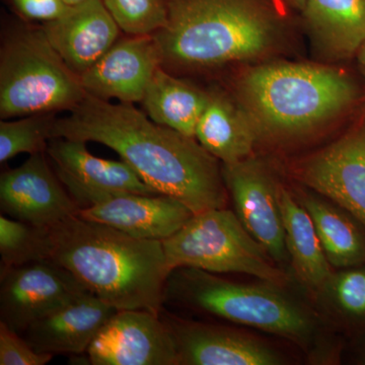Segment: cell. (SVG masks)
Listing matches in <instances>:
<instances>
[{
    "label": "cell",
    "instance_id": "ffe728a7",
    "mask_svg": "<svg viewBox=\"0 0 365 365\" xmlns=\"http://www.w3.org/2000/svg\"><path fill=\"white\" fill-rule=\"evenodd\" d=\"M195 138L222 163H234L253 155L260 139L251 118L237 101L209 91V100L197 125Z\"/></svg>",
    "mask_w": 365,
    "mask_h": 365
},
{
    "label": "cell",
    "instance_id": "e0dca14e",
    "mask_svg": "<svg viewBox=\"0 0 365 365\" xmlns=\"http://www.w3.org/2000/svg\"><path fill=\"white\" fill-rule=\"evenodd\" d=\"M50 44L79 76L118 41L119 26L101 0H86L42 28Z\"/></svg>",
    "mask_w": 365,
    "mask_h": 365
},
{
    "label": "cell",
    "instance_id": "83f0119b",
    "mask_svg": "<svg viewBox=\"0 0 365 365\" xmlns=\"http://www.w3.org/2000/svg\"><path fill=\"white\" fill-rule=\"evenodd\" d=\"M53 356L36 351L21 334L0 322V365H45Z\"/></svg>",
    "mask_w": 365,
    "mask_h": 365
},
{
    "label": "cell",
    "instance_id": "4dcf8cb0",
    "mask_svg": "<svg viewBox=\"0 0 365 365\" xmlns=\"http://www.w3.org/2000/svg\"><path fill=\"white\" fill-rule=\"evenodd\" d=\"M357 58H359L360 71H361L365 78V42L362 47L360 48L359 53H357Z\"/></svg>",
    "mask_w": 365,
    "mask_h": 365
},
{
    "label": "cell",
    "instance_id": "52a82bcc",
    "mask_svg": "<svg viewBox=\"0 0 365 365\" xmlns=\"http://www.w3.org/2000/svg\"><path fill=\"white\" fill-rule=\"evenodd\" d=\"M170 270L180 267L208 272L241 273L285 287L287 273L250 234L235 212L213 208L195 213L163 242Z\"/></svg>",
    "mask_w": 365,
    "mask_h": 365
},
{
    "label": "cell",
    "instance_id": "277c9868",
    "mask_svg": "<svg viewBox=\"0 0 365 365\" xmlns=\"http://www.w3.org/2000/svg\"><path fill=\"white\" fill-rule=\"evenodd\" d=\"M285 287L235 282L201 269L170 271L163 304L187 307L251 327L294 343L314 361L337 359L338 343L318 309L285 292Z\"/></svg>",
    "mask_w": 365,
    "mask_h": 365
},
{
    "label": "cell",
    "instance_id": "f1b7e54d",
    "mask_svg": "<svg viewBox=\"0 0 365 365\" xmlns=\"http://www.w3.org/2000/svg\"><path fill=\"white\" fill-rule=\"evenodd\" d=\"M14 9L26 20L49 23L68 11L64 0H13Z\"/></svg>",
    "mask_w": 365,
    "mask_h": 365
},
{
    "label": "cell",
    "instance_id": "603a6c76",
    "mask_svg": "<svg viewBox=\"0 0 365 365\" xmlns=\"http://www.w3.org/2000/svg\"><path fill=\"white\" fill-rule=\"evenodd\" d=\"M208 100L209 91L170 76L160 66L153 74L141 104L155 123L195 137L197 125Z\"/></svg>",
    "mask_w": 365,
    "mask_h": 365
},
{
    "label": "cell",
    "instance_id": "ba28073f",
    "mask_svg": "<svg viewBox=\"0 0 365 365\" xmlns=\"http://www.w3.org/2000/svg\"><path fill=\"white\" fill-rule=\"evenodd\" d=\"M0 283V322L19 334L90 292L51 259L1 268Z\"/></svg>",
    "mask_w": 365,
    "mask_h": 365
},
{
    "label": "cell",
    "instance_id": "4fadbf2b",
    "mask_svg": "<svg viewBox=\"0 0 365 365\" xmlns=\"http://www.w3.org/2000/svg\"><path fill=\"white\" fill-rule=\"evenodd\" d=\"M0 208L2 215L39 227H54L81 210L50 168L45 153L2 173Z\"/></svg>",
    "mask_w": 365,
    "mask_h": 365
},
{
    "label": "cell",
    "instance_id": "44dd1931",
    "mask_svg": "<svg viewBox=\"0 0 365 365\" xmlns=\"http://www.w3.org/2000/svg\"><path fill=\"white\" fill-rule=\"evenodd\" d=\"M294 195L311 216L333 269L365 264L364 225L349 211L317 192L299 190Z\"/></svg>",
    "mask_w": 365,
    "mask_h": 365
},
{
    "label": "cell",
    "instance_id": "6da1fadb",
    "mask_svg": "<svg viewBox=\"0 0 365 365\" xmlns=\"http://www.w3.org/2000/svg\"><path fill=\"white\" fill-rule=\"evenodd\" d=\"M93 141L116 151L148 186L194 213L227 207L222 165L195 137L155 123L133 104H112L86 93L53 126L52 138Z\"/></svg>",
    "mask_w": 365,
    "mask_h": 365
},
{
    "label": "cell",
    "instance_id": "5bb4252c",
    "mask_svg": "<svg viewBox=\"0 0 365 365\" xmlns=\"http://www.w3.org/2000/svg\"><path fill=\"white\" fill-rule=\"evenodd\" d=\"M174 338L177 365H282L287 357L265 341L227 327L160 313Z\"/></svg>",
    "mask_w": 365,
    "mask_h": 365
},
{
    "label": "cell",
    "instance_id": "8992f818",
    "mask_svg": "<svg viewBox=\"0 0 365 365\" xmlns=\"http://www.w3.org/2000/svg\"><path fill=\"white\" fill-rule=\"evenodd\" d=\"M81 76L50 44L42 29L14 34L0 54L2 119L73 109L85 98Z\"/></svg>",
    "mask_w": 365,
    "mask_h": 365
},
{
    "label": "cell",
    "instance_id": "9a60e30c",
    "mask_svg": "<svg viewBox=\"0 0 365 365\" xmlns=\"http://www.w3.org/2000/svg\"><path fill=\"white\" fill-rule=\"evenodd\" d=\"M162 50L155 35L130 36L117 41L81 76V85L95 97L141 103L153 74L163 66Z\"/></svg>",
    "mask_w": 365,
    "mask_h": 365
},
{
    "label": "cell",
    "instance_id": "f546056e",
    "mask_svg": "<svg viewBox=\"0 0 365 365\" xmlns=\"http://www.w3.org/2000/svg\"><path fill=\"white\" fill-rule=\"evenodd\" d=\"M353 360L355 364L365 365V333L352 336Z\"/></svg>",
    "mask_w": 365,
    "mask_h": 365
},
{
    "label": "cell",
    "instance_id": "5b68a950",
    "mask_svg": "<svg viewBox=\"0 0 365 365\" xmlns=\"http://www.w3.org/2000/svg\"><path fill=\"white\" fill-rule=\"evenodd\" d=\"M237 97L260 138L289 139L351 109L359 88L351 76L334 67L271 62L241 76Z\"/></svg>",
    "mask_w": 365,
    "mask_h": 365
},
{
    "label": "cell",
    "instance_id": "1f68e13d",
    "mask_svg": "<svg viewBox=\"0 0 365 365\" xmlns=\"http://www.w3.org/2000/svg\"><path fill=\"white\" fill-rule=\"evenodd\" d=\"M288 6L292 7V9H297L299 13L302 11V7L304 6L306 0H283Z\"/></svg>",
    "mask_w": 365,
    "mask_h": 365
},
{
    "label": "cell",
    "instance_id": "ac0fdd59",
    "mask_svg": "<svg viewBox=\"0 0 365 365\" xmlns=\"http://www.w3.org/2000/svg\"><path fill=\"white\" fill-rule=\"evenodd\" d=\"M117 309L91 292L34 322L21 334L36 351L83 354Z\"/></svg>",
    "mask_w": 365,
    "mask_h": 365
},
{
    "label": "cell",
    "instance_id": "2e32d148",
    "mask_svg": "<svg viewBox=\"0 0 365 365\" xmlns=\"http://www.w3.org/2000/svg\"><path fill=\"white\" fill-rule=\"evenodd\" d=\"M194 215L186 204L165 194H117L79 210L85 220L137 239L160 242L179 232Z\"/></svg>",
    "mask_w": 365,
    "mask_h": 365
},
{
    "label": "cell",
    "instance_id": "3957f363",
    "mask_svg": "<svg viewBox=\"0 0 365 365\" xmlns=\"http://www.w3.org/2000/svg\"><path fill=\"white\" fill-rule=\"evenodd\" d=\"M155 34L163 64L209 68L272 54L282 44L283 0H167Z\"/></svg>",
    "mask_w": 365,
    "mask_h": 365
},
{
    "label": "cell",
    "instance_id": "7c38bea8",
    "mask_svg": "<svg viewBox=\"0 0 365 365\" xmlns=\"http://www.w3.org/2000/svg\"><path fill=\"white\" fill-rule=\"evenodd\" d=\"M86 354L93 365H177L169 328L160 314L144 309L117 311Z\"/></svg>",
    "mask_w": 365,
    "mask_h": 365
},
{
    "label": "cell",
    "instance_id": "7a4b0ae2",
    "mask_svg": "<svg viewBox=\"0 0 365 365\" xmlns=\"http://www.w3.org/2000/svg\"><path fill=\"white\" fill-rule=\"evenodd\" d=\"M50 259L118 311L160 314L170 269L163 242L137 239L103 223L72 216L49 227Z\"/></svg>",
    "mask_w": 365,
    "mask_h": 365
},
{
    "label": "cell",
    "instance_id": "30bf717a",
    "mask_svg": "<svg viewBox=\"0 0 365 365\" xmlns=\"http://www.w3.org/2000/svg\"><path fill=\"white\" fill-rule=\"evenodd\" d=\"M307 189L349 211L365 225V119L295 168Z\"/></svg>",
    "mask_w": 365,
    "mask_h": 365
},
{
    "label": "cell",
    "instance_id": "d4e9b609",
    "mask_svg": "<svg viewBox=\"0 0 365 365\" xmlns=\"http://www.w3.org/2000/svg\"><path fill=\"white\" fill-rule=\"evenodd\" d=\"M49 227H39L0 216L1 268L16 267L31 262L50 259Z\"/></svg>",
    "mask_w": 365,
    "mask_h": 365
},
{
    "label": "cell",
    "instance_id": "4316f807",
    "mask_svg": "<svg viewBox=\"0 0 365 365\" xmlns=\"http://www.w3.org/2000/svg\"><path fill=\"white\" fill-rule=\"evenodd\" d=\"M123 32L155 35L168 20L167 0H101Z\"/></svg>",
    "mask_w": 365,
    "mask_h": 365
},
{
    "label": "cell",
    "instance_id": "d6986e66",
    "mask_svg": "<svg viewBox=\"0 0 365 365\" xmlns=\"http://www.w3.org/2000/svg\"><path fill=\"white\" fill-rule=\"evenodd\" d=\"M314 52L326 61L357 55L365 42V0H306L300 11Z\"/></svg>",
    "mask_w": 365,
    "mask_h": 365
},
{
    "label": "cell",
    "instance_id": "7402d4cb",
    "mask_svg": "<svg viewBox=\"0 0 365 365\" xmlns=\"http://www.w3.org/2000/svg\"><path fill=\"white\" fill-rule=\"evenodd\" d=\"M279 203L290 263L297 279L313 294L334 269L327 259L309 212L282 185Z\"/></svg>",
    "mask_w": 365,
    "mask_h": 365
},
{
    "label": "cell",
    "instance_id": "9c48e42d",
    "mask_svg": "<svg viewBox=\"0 0 365 365\" xmlns=\"http://www.w3.org/2000/svg\"><path fill=\"white\" fill-rule=\"evenodd\" d=\"M223 181L235 215L277 264L289 260L279 203L281 184L261 158L222 163Z\"/></svg>",
    "mask_w": 365,
    "mask_h": 365
},
{
    "label": "cell",
    "instance_id": "d6a6232c",
    "mask_svg": "<svg viewBox=\"0 0 365 365\" xmlns=\"http://www.w3.org/2000/svg\"><path fill=\"white\" fill-rule=\"evenodd\" d=\"M68 6H73L76 4H81V2L86 1V0H64Z\"/></svg>",
    "mask_w": 365,
    "mask_h": 365
},
{
    "label": "cell",
    "instance_id": "484cf974",
    "mask_svg": "<svg viewBox=\"0 0 365 365\" xmlns=\"http://www.w3.org/2000/svg\"><path fill=\"white\" fill-rule=\"evenodd\" d=\"M56 119L51 113H45L21 117L14 121H1L0 163H6L20 153L32 155L46 153Z\"/></svg>",
    "mask_w": 365,
    "mask_h": 365
},
{
    "label": "cell",
    "instance_id": "8fae6325",
    "mask_svg": "<svg viewBox=\"0 0 365 365\" xmlns=\"http://www.w3.org/2000/svg\"><path fill=\"white\" fill-rule=\"evenodd\" d=\"M85 141L52 138L47 155L55 173L79 209L117 194H160L148 186L128 163L91 155Z\"/></svg>",
    "mask_w": 365,
    "mask_h": 365
},
{
    "label": "cell",
    "instance_id": "cb8c5ba5",
    "mask_svg": "<svg viewBox=\"0 0 365 365\" xmlns=\"http://www.w3.org/2000/svg\"><path fill=\"white\" fill-rule=\"evenodd\" d=\"M317 309L333 328L365 333V264L336 269L313 292Z\"/></svg>",
    "mask_w": 365,
    "mask_h": 365
}]
</instances>
